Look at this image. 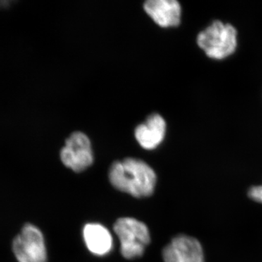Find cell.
I'll list each match as a JSON object with an SVG mask.
<instances>
[{"label": "cell", "instance_id": "obj_8", "mask_svg": "<svg viewBox=\"0 0 262 262\" xmlns=\"http://www.w3.org/2000/svg\"><path fill=\"white\" fill-rule=\"evenodd\" d=\"M166 122L158 113L151 114L146 121L136 127L135 137L141 147L156 149L163 142L166 134Z\"/></svg>", "mask_w": 262, "mask_h": 262}, {"label": "cell", "instance_id": "obj_6", "mask_svg": "<svg viewBox=\"0 0 262 262\" xmlns=\"http://www.w3.org/2000/svg\"><path fill=\"white\" fill-rule=\"evenodd\" d=\"M164 262H205L203 246L195 237L179 234L163 251Z\"/></svg>", "mask_w": 262, "mask_h": 262}, {"label": "cell", "instance_id": "obj_2", "mask_svg": "<svg viewBox=\"0 0 262 262\" xmlns=\"http://www.w3.org/2000/svg\"><path fill=\"white\" fill-rule=\"evenodd\" d=\"M237 31L234 26L214 20L196 37V44L208 58L223 60L232 56L238 45Z\"/></svg>", "mask_w": 262, "mask_h": 262}, {"label": "cell", "instance_id": "obj_3", "mask_svg": "<svg viewBox=\"0 0 262 262\" xmlns=\"http://www.w3.org/2000/svg\"><path fill=\"white\" fill-rule=\"evenodd\" d=\"M114 232L120 241V252L127 259L142 256L150 243L147 226L134 218L119 219L114 225Z\"/></svg>", "mask_w": 262, "mask_h": 262}, {"label": "cell", "instance_id": "obj_1", "mask_svg": "<svg viewBox=\"0 0 262 262\" xmlns=\"http://www.w3.org/2000/svg\"><path fill=\"white\" fill-rule=\"evenodd\" d=\"M108 178L114 187L138 198L151 196L157 183L155 170L143 160L133 158L115 162Z\"/></svg>", "mask_w": 262, "mask_h": 262}, {"label": "cell", "instance_id": "obj_4", "mask_svg": "<svg viewBox=\"0 0 262 262\" xmlns=\"http://www.w3.org/2000/svg\"><path fill=\"white\" fill-rule=\"evenodd\" d=\"M13 254L18 262H47L48 254L44 235L32 224H26L13 239Z\"/></svg>", "mask_w": 262, "mask_h": 262}, {"label": "cell", "instance_id": "obj_7", "mask_svg": "<svg viewBox=\"0 0 262 262\" xmlns=\"http://www.w3.org/2000/svg\"><path fill=\"white\" fill-rule=\"evenodd\" d=\"M144 8L153 20L163 28L179 25L182 18V6L176 0H148Z\"/></svg>", "mask_w": 262, "mask_h": 262}, {"label": "cell", "instance_id": "obj_5", "mask_svg": "<svg viewBox=\"0 0 262 262\" xmlns=\"http://www.w3.org/2000/svg\"><path fill=\"white\" fill-rule=\"evenodd\" d=\"M60 157L62 163L76 173H80L94 163L91 143L84 133L76 131L67 139Z\"/></svg>", "mask_w": 262, "mask_h": 262}, {"label": "cell", "instance_id": "obj_9", "mask_svg": "<svg viewBox=\"0 0 262 262\" xmlns=\"http://www.w3.org/2000/svg\"><path fill=\"white\" fill-rule=\"evenodd\" d=\"M83 238L90 252L96 256H105L113 249V236L100 224L90 223L84 226Z\"/></svg>", "mask_w": 262, "mask_h": 262}, {"label": "cell", "instance_id": "obj_10", "mask_svg": "<svg viewBox=\"0 0 262 262\" xmlns=\"http://www.w3.org/2000/svg\"><path fill=\"white\" fill-rule=\"evenodd\" d=\"M248 196L252 201L262 204V185L250 187L248 190Z\"/></svg>", "mask_w": 262, "mask_h": 262}]
</instances>
